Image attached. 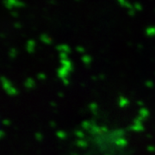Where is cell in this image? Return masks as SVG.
Wrapping results in <instances>:
<instances>
[{
  "mask_svg": "<svg viewBox=\"0 0 155 155\" xmlns=\"http://www.w3.org/2000/svg\"><path fill=\"white\" fill-rule=\"evenodd\" d=\"M77 1H79V0H77Z\"/></svg>",
  "mask_w": 155,
  "mask_h": 155,
  "instance_id": "8992f818",
  "label": "cell"
},
{
  "mask_svg": "<svg viewBox=\"0 0 155 155\" xmlns=\"http://www.w3.org/2000/svg\"><path fill=\"white\" fill-rule=\"evenodd\" d=\"M19 0H5V5L7 9L11 10L13 7H16V5Z\"/></svg>",
  "mask_w": 155,
  "mask_h": 155,
  "instance_id": "6da1fadb",
  "label": "cell"
},
{
  "mask_svg": "<svg viewBox=\"0 0 155 155\" xmlns=\"http://www.w3.org/2000/svg\"><path fill=\"white\" fill-rule=\"evenodd\" d=\"M128 14L131 15V16H134V9H131V10H128Z\"/></svg>",
  "mask_w": 155,
  "mask_h": 155,
  "instance_id": "277c9868",
  "label": "cell"
},
{
  "mask_svg": "<svg viewBox=\"0 0 155 155\" xmlns=\"http://www.w3.org/2000/svg\"><path fill=\"white\" fill-rule=\"evenodd\" d=\"M11 14H12V16H15V17H17V12H13V11H12V12H11Z\"/></svg>",
  "mask_w": 155,
  "mask_h": 155,
  "instance_id": "5b68a950",
  "label": "cell"
},
{
  "mask_svg": "<svg viewBox=\"0 0 155 155\" xmlns=\"http://www.w3.org/2000/svg\"><path fill=\"white\" fill-rule=\"evenodd\" d=\"M155 32V28H149L147 29V33L149 35H151L150 34H153Z\"/></svg>",
  "mask_w": 155,
  "mask_h": 155,
  "instance_id": "3957f363",
  "label": "cell"
},
{
  "mask_svg": "<svg viewBox=\"0 0 155 155\" xmlns=\"http://www.w3.org/2000/svg\"><path fill=\"white\" fill-rule=\"evenodd\" d=\"M133 6L134 9L136 10V11H141V10H142V6H141L140 4H139V3H135Z\"/></svg>",
  "mask_w": 155,
  "mask_h": 155,
  "instance_id": "7a4b0ae2",
  "label": "cell"
}]
</instances>
